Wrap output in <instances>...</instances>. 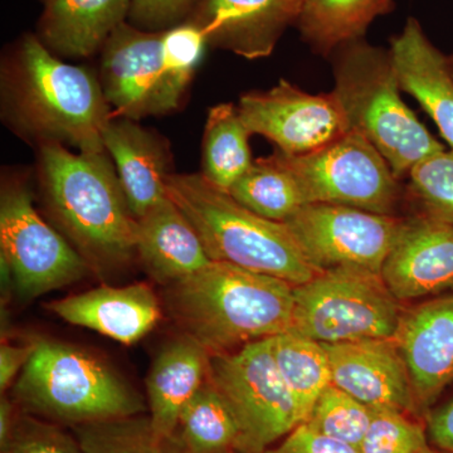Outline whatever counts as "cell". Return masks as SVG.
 I'll list each match as a JSON object with an SVG mask.
<instances>
[{
	"mask_svg": "<svg viewBox=\"0 0 453 453\" xmlns=\"http://www.w3.org/2000/svg\"><path fill=\"white\" fill-rule=\"evenodd\" d=\"M3 112L26 138L101 153L112 119L94 74L57 58L40 37L27 35L3 68Z\"/></svg>",
	"mask_w": 453,
	"mask_h": 453,
	"instance_id": "obj_1",
	"label": "cell"
},
{
	"mask_svg": "<svg viewBox=\"0 0 453 453\" xmlns=\"http://www.w3.org/2000/svg\"><path fill=\"white\" fill-rule=\"evenodd\" d=\"M40 178L47 210L91 273L106 276L129 264L136 219L106 151L73 153L43 142Z\"/></svg>",
	"mask_w": 453,
	"mask_h": 453,
	"instance_id": "obj_2",
	"label": "cell"
},
{
	"mask_svg": "<svg viewBox=\"0 0 453 453\" xmlns=\"http://www.w3.org/2000/svg\"><path fill=\"white\" fill-rule=\"evenodd\" d=\"M294 288L276 277L211 261L165 286L163 297L180 334L216 356L290 332Z\"/></svg>",
	"mask_w": 453,
	"mask_h": 453,
	"instance_id": "obj_3",
	"label": "cell"
},
{
	"mask_svg": "<svg viewBox=\"0 0 453 453\" xmlns=\"http://www.w3.org/2000/svg\"><path fill=\"white\" fill-rule=\"evenodd\" d=\"M166 193L195 226L211 261L294 286L318 275L286 223L262 219L202 174H170Z\"/></svg>",
	"mask_w": 453,
	"mask_h": 453,
	"instance_id": "obj_4",
	"label": "cell"
},
{
	"mask_svg": "<svg viewBox=\"0 0 453 453\" xmlns=\"http://www.w3.org/2000/svg\"><path fill=\"white\" fill-rule=\"evenodd\" d=\"M335 92L350 130L365 136L399 180L429 155L445 150L401 96L389 50L365 40L333 53Z\"/></svg>",
	"mask_w": 453,
	"mask_h": 453,
	"instance_id": "obj_5",
	"label": "cell"
},
{
	"mask_svg": "<svg viewBox=\"0 0 453 453\" xmlns=\"http://www.w3.org/2000/svg\"><path fill=\"white\" fill-rule=\"evenodd\" d=\"M35 342L13 386L20 410L70 428L145 412L142 396L97 357L58 340Z\"/></svg>",
	"mask_w": 453,
	"mask_h": 453,
	"instance_id": "obj_6",
	"label": "cell"
},
{
	"mask_svg": "<svg viewBox=\"0 0 453 453\" xmlns=\"http://www.w3.org/2000/svg\"><path fill=\"white\" fill-rule=\"evenodd\" d=\"M294 296L291 330L323 344L393 339L404 310L381 273L365 268L321 271Z\"/></svg>",
	"mask_w": 453,
	"mask_h": 453,
	"instance_id": "obj_7",
	"label": "cell"
},
{
	"mask_svg": "<svg viewBox=\"0 0 453 453\" xmlns=\"http://www.w3.org/2000/svg\"><path fill=\"white\" fill-rule=\"evenodd\" d=\"M208 380L231 408L242 432L241 453H264L300 425L270 339L211 356Z\"/></svg>",
	"mask_w": 453,
	"mask_h": 453,
	"instance_id": "obj_8",
	"label": "cell"
},
{
	"mask_svg": "<svg viewBox=\"0 0 453 453\" xmlns=\"http://www.w3.org/2000/svg\"><path fill=\"white\" fill-rule=\"evenodd\" d=\"M283 165L299 180L310 203L347 205L398 216L403 189L383 155L357 131H348L314 153L286 155Z\"/></svg>",
	"mask_w": 453,
	"mask_h": 453,
	"instance_id": "obj_9",
	"label": "cell"
},
{
	"mask_svg": "<svg viewBox=\"0 0 453 453\" xmlns=\"http://www.w3.org/2000/svg\"><path fill=\"white\" fill-rule=\"evenodd\" d=\"M0 258L25 297H38L79 281L91 273L65 235L46 222L33 205L23 181H7L0 198Z\"/></svg>",
	"mask_w": 453,
	"mask_h": 453,
	"instance_id": "obj_10",
	"label": "cell"
},
{
	"mask_svg": "<svg viewBox=\"0 0 453 453\" xmlns=\"http://www.w3.org/2000/svg\"><path fill=\"white\" fill-rule=\"evenodd\" d=\"M403 220L347 205L310 203L283 223L319 273L357 267L380 273Z\"/></svg>",
	"mask_w": 453,
	"mask_h": 453,
	"instance_id": "obj_11",
	"label": "cell"
},
{
	"mask_svg": "<svg viewBox=\"0 0 453 453\" xmlns=\"http://www.w3.org/2000/svg\"><path fill=\"white\" fill-rule=\"evenodd\" d=\"M237 110L251 135L265 136L292 157L314 153L350 131L335 92L312 95L286 80L267 91L247 92Z\"/></svg>",
	"mask_w": 453,
	"mask_h": 453,
	"instance_id": "obj_12",
	"label": "cell"
},
{
	"mask_svg": "<svg viewBox=\"0 0 453 453\" xmlns=\"http://www.w3.org/2000/svg\"><path fill=\"white\" fill-rule=\"evenodd\" d=\"M163 35L124 22L103 47L100 82L119 118L139 120L179 106L164 70Z\"/></svg>",
	"mask_w": 453,
	"mask_h": 453,
	"instance_id": "obj_13",
	"label": "cell"
},
{
	"mask_svg": "<svg viewBox=\"0 0 453 453\" xmlns=\"http://www.w3.org/2000/svg\"><path fill=\"white\" fill-rule=\"evenodd\" d=\"M395 342L423 419L453 384V294L404 308Z\"/></svg>",
	"mask_w": 453,
	"mask_h": 453,
	"instance_id": "obj_14",
	"label": "cell"
},
{
	"mask_svg": "<svg viewBox=\"0 0 453 453\" xmlns=\"http://www.w3.org/2000/svg\"><path fill=\"white\" fill-rule=\"evenodd\" d=\"M381 277L402 303L453 294V225L414 213L404 219Z\"/></svg>",
	"mask_w": 453,
	"mask_h": 453,
	"instance_id": "obj_15",
	"label": "cell"
},
{
	"mask_svg": "<svg viewBox=\"0 0 453 453\" xmlns=\"http://www.w3.org/2000/svg\"><path fill=\"white\" fill-rule=\"evenodd\" d=\"M324 347L333 386L371 408H392L423 419L395 339L359 340Z\"/></svg>",
	"mask_w": 453,
	"mask_h": 453,
	"instance_id": "obj_16",
	"label": "cell"
},
{
	"mask_svg": "<svg viewBox=\"0 0 453 453\" xmlns=\"http://www.w3.org/2000/svg\"><path fill=\"white\" fill-rule=\"evenodd\" d=\"M303 0H198L188 22L208 44L247 59L268 57L288 26L299 20Z\"/></svg>",
	"mask_w": 453,
	"mask_h": 453,
	"instance_id": "obj_17",
	"label": "cell"
},
{
	"mask_svg": "<svg viewBox=\"0 0 453 453\" xmlns=\"http://www.w3.org/2000/svg\"><path fill=\"white\" fill-rule=\"evenodd\" d=\"M46 309L65 323L94 330L125 345L144 338L162 318L160 301L148 283L100 286L50 301Z\"/></svg>",
	"mask_w": 453,
	"mask_h": 453,
	"instance_id": "obj_18",
	"label": "cell"
},
{
	"mask_svg": "<svg viewBox=\"0 0 453 453\" xmlns=\"http://www.w3.org/2000/svg\"><path fill=\"white\" fill-rule=\"evenodd\" d=\"M389 52L402 91L416 98L453 150V77L447 56L414 18L390 40Z\"/></svg>",
	"mask_w": 453,
	"mask_h": 453,
	"instance_id": "obj_19",
	"label": "cell"
},
{
	"mask_svg": "<svg viewBox=\"0 0 453 453\" xmlns=\"http://www.w3.org/2000/svg\"><path fill=\"white\" fill-rule=\"evenodd\" d=\"M136 255L160 285H172L211 264L195 226L166 196L136 219Z\"/></svg>",
	"mask_w": 453,
	"mask_h": 453,
	"instance_id": "obj_20",
	"label": "cell"
},
{
	"mask_svg": "<svg viewBox=\"0 0 453 453\" xmlns=\"http://www.w3.org/2000/svg\"><path fill=\"white\" fill-rule=\"evenodd\" d=\"M103 139L106 153L115 163L131 214L140 219L168 196L165 146L154 134L127 118H112Z\"/></svg>",
	"mask_w": 453,
	"mask_h": 453,
	"instance_id": "obj_21",
	"label": "cell"
},
{
	"mask_svg": "<svg viewBox=\"0 0 453 453\" xmlns=\"http://www.w3.org/2000/svg\"><path fill=\"white\" fill-rule=\"evenodd\" d=\"M211 354L184 334L169 340L146 378L149 417L155 431L172 436L179 414L207 380Z\"/></svg>",
	"mask_w": 453,
	"mask_h": 453,
	"instance_id": "obj_22",
	"label": "cell"
},
{
	"mask_svg": "<svg viewBox=\"0 0 453 453\" xmlns=\"http://www.w3.org/2000/svg\"><path fill=\"white\" fill-rule=\"evenodd\" d=\"M131 0H46L40 40L53 53L88 57L129 17Z\"/></svg>",
	"mask_w": 453,
	"mask_h": 453,
	"instance_id": "obj_23",
	"label": "cell"
},
{
	"mask_svg": "<svg viewBox=\"0 0 453 453\" xmlns=\"http://www.w3.org/2000/svg\"><path fill=\"white\" fill-rule=\"evenodd\" d=\"M395 9V0H303L296 26L318 55L332 57L339 47L363 40L375 18Z\"/></svg>",
	"mask_w": 453,
	"mask_h": 453,
	"instance_id": "obj_24",
	"label": "cell"
},
{
	"mask_svg": "<svg viewBox=\"0 0 453 453\" xmlns=\"http://www.w3.org/2000/svg\"><path fill=\"white\" fill-rule=\"evenodd\" d=\"M173 436L188 453H241L242 432L210 380L184 405Z\"/></svg>",
	"mask_w": 453,
	"mask_h": 453,
	"instance_id": "obj_25",
	"label": "cell"
},
{
	"mask_svg": "<svg viewBox=\"0 0 453 453\" xmlns=\"http://www.w3.org/2000/svg\"><path fill=\"white\" fill-rule=\"evenodd\" d=\"M250 133L237 106L219 104L211 107L205 121L201 174L214 187L229 192L253 162Z\"/></svg>",
	"mask_w": 453,
	"mask_h": 453,
	"instance_id": "obj_26",
	"label": "cell"
},
{
	"mask_svg": "<svg viewBox=\"0 0 453 453\" xmlns=\"http://www.w3.org/2000/svg\"><path fill=\"white\" fill-rule=\"evenodd\" d=\"M271 342L277 369L290 390L301 423H303L319 396L332 384L326 350L323 342L294 330L273 336Z\"/></svg>",
	"mask_w": 453,
	"mask_h": 453,
	"instance_id": "obj_27",
	"label": "cell"
},
{
	"mask_svg": "<svg viewBox=\"0 0 453 453\" xmlns=\"http://www.w3.org/2000/svg\"><path fill=\"white\" fill-rule=\"evenodd\" d=\"M228 193L247 210L273 222H286L309 204L299 180L276 153L255 160Z\"/></svg>",
	"mask_w": 453,
	"mask_h": 453,
	"instance_id": "obj_28",
	"label": "cell"
},
{
	"mask_svg": "<svg viewBox=\"0 0 453 453\" xmlns=\"http://www.w3.org/2000/svg\"><path fill=\"white\" fill-rule=\"evenodd\" d=\"M86 453H188L174 436L155 431L149 414L71 428Z\"/></svg>",
	"mask_w": 453,
	"mask_h": 453,
	"instance_id": "obj_29",
	"label": "cell"
},
{
	"mask_svg": "<svg viewBox=\"0 0 453 453\" xmlns=\"http://www.w3.org/2000/svg\"><path fill=\"white\" fill-rule=\"evenodd\" d=\"M372 417V408L330 384L303 423L318 434L359 449Z\"/></svg>",
	"mask_w": 453,
	"mask_h": 453,
	"instance_id": "obj_30",
	"label": "cell"
},
{
	"mask_svg": "<svg viewBox=\"0 0 453 453\" xmlns=\"http://www.w3.org/2000/svg\"><path fill=\"white\" fill-rule=\"evenodd\" d=\"M408 195L416 213L453 225V150L445 149L425 157L411 169Z\"/></svg>",
	"mask_w": 453,
	"mask_h": 453,
	"instance_id": "obj_31",
	"label": "cell"
},
{
	"mask_svg": "<svg viewBox=\"0 0 453 453\" xmlns=\"http://www.w3.org/2000/svg\"><path fill=\"white\" fill-rule=\"evenodd\" d=\"M429 446L426 423L392 408H372L360 453H422Z\"/></svg>",
	"mask_w": 453,
	"mask_h": 453,
	"instance_id": "obj_32",
	"label": "cell"
},
{
	"mask_svg": "<svg viewBox=\"0 0 453 453\" xmlns=\"http://www.w3.org/2000/svg\"><path fill=\"white\" fill-rule=\"evenodd\" d=\"M207 43L201 29L192 22L166 29L163 35V61L170 92L180 104L184 92L201 62Z\"/></svg>",
	"mask_w": 453,
	"mask_h": 453,
	"instance_id": "obj_33",
	"label": "cell"
},
{
	"mask_svg": "<svg viewBox=\"0 0 453 453\" xmlns=\"http://www.w3.org/2000/svg\"><path fill=\"white\" fill-rule=\"evenodd\" d=\"M0 453H86L79 440L64 426L47 421L40 417L18 412L13 431Z\"/></svg>",
	"mask_w": 453,
	"mask_h": 453,
	"instance_id": "obj_34",
	"label": "cell"
},
{
	"mask_svg": "<svg viewBox=\"0 0 453 453\" xmlns=\"http://www.w3.org/2000/svg\"><path fill=\"white\" fill-rule=\"evenodd\" d=\"M198 0H131L129 18L134 26L149 32H163L192 16Z\"/></svg>",
	"mask_w": 453,
	"mask_h": 453,
	"instance_id": "obj_35",
	"label": "cell"
},
{
	"mask_svg": "<svg viewBox=\"0 0 453 453\" xmlns=\"http://www.w3.org/2000/svg\"><path fill=\"white\" fill-rule=\"evenodd\" d=\"M264 453H360L356 447L318 434L301 423Z\"/></svg>",
	"mask_w": 453,
	"mask_h": 453,
	"instance_id": "obj_36",
	"label": "cell"
},
{
	"mask_svg": "<svg viewBox=\"0 0 453 453\" xmlns=\"http://www.w3.org/2000/svg\"><path fill=\"white\" fill-rule=\"evenodd\" d=\"M429 446L442 453H453V396L434 405L425 418Z\"/></svg>",
	"mask_w": 453,
	"mask_h": 453,
	"instance_id": "obj_37",
	"label": "cell"
},
{
	"mask_svg": "<svg viewBox=\"0 0 453 453\" xmlns=\"http://www.w3.org/2000/svg\"><path fill=\"white\" fill-rule=\"evenodd\" d=\"M35 342L26 345H12L3 342L0 347V390L4 393L20 372L35 350Z\"/></svg>",
	"mask_w": 453,
	"mask_h": 453,
	"instance_id": "obj_38",
	"label": "cell"
},
{
	"mask_svg": "<svg viewBox=\"0 0 453 453\" xmlns=\"http://www.w3.org/2000/svg\"><path fill=\"white\" fill-rule=\"evenodd\" d=\"M19 407L13 398L3 396L0 401V449L5 446L13 431Z\"/></svg>",
	"mask_w": 453,
	"mask_h": 453,
	"instance_id": "obj_39",
	"label": "cell"
},
{
	"mask_svg": "<svg viewBox=\"0 0 453 453\" xmlns=\"http://www.w3.org/2000/svg\"><path fill=\"white\" fill-rule=\"evenodd\" d=\"M447 61H449V71H451V74L453 77V53L451 56H447Z\"/></svg>",
	"mask_w": 453,
	"mask_h": 453,
	"instance_id": "obj_40",
	"label": "cell"
},
{
	"mask_svg": "<svg viewBox=\"0 0 453 453\" xmlns=\"http://www.w3.org/2000/svg\"><path fill=\"white\" fill-rule=\"evenodd\" d=\"M422 453H442L434 449V447L428 446L427 449H425Z\"/></svg>",
	"mask_w": 453,
	"mask_h": 453,
	"instance_id": "obj_41",
	"label": "cell"
}]
</instances>
